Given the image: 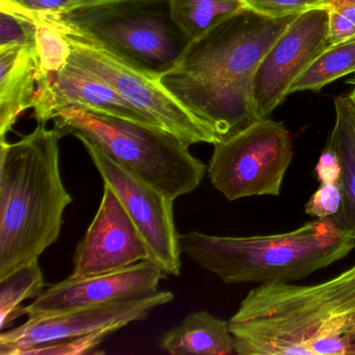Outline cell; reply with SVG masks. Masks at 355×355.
<instances>
[{"instance_id":"obj_20","label":"cell","mask_w":355,"mask_h":355,"mask_svg":"<svg viewBox=\"0 0 355 355\" xmlns=\"http://www.w3.org/2000/svg\"><path fill=\"white\" fill-rule=\"evenodd\" d=\"M355 73V38L328 47L295 83L292 93L322 90L338 78Z\"/></svg>"},{"instance_id":"obj_22","label":"cell","mask_w":355,"mask_h":355,"mask_svg":"<svg viewBox=\"0 0 355 355\" xmlns=\"http://www.w3.org/2000/svg\"><path fill=\"white\" fill-rule=\"evenodd\" d=\"M80 7L78 0H0V9L33 20L63 15Z\"/></svg>"},{"instance_id":"obj_24","label":"cell","mask_w":355,"mask_h":355,"mask_svg":"<svg viewBox=\"0 0 355 355\" xmlns=\"http://www.w3.org/2000/svg\"><path fill=\"white\" fill-rule=\"evenodd\" d=\"M111 332L99 331L80 338H66L47 344L39 345L28 349L24 355H78L95 353L101 343L103 342Z\"/></svg>"},{"instance_id":"obj_6","label":"cell","mask_w":355,"mask_h":355,"mask_svg":"<svg viewBox=\"0 0 355 355\" xmlns=\"http://www.w3.org/2000/svg\"><path fill=\"white\" fill-rule=\"evenodd\" d=\"M40 19L159 78L178 65L191 43L172 17L170 0H113Z\"/></svg>"},{"instance_id":"obj_18","label":"cell","mask_w":355,"mask_h":355,"mask_svg":"<svg viewBox=\"0 0 355 355\" xmlns=\"http://www.w3.org/2000/svg\"><path fill=\"white\" fill-rule=\"evenodd\" d=\"M172 17L192 41L247 9L243 0H170Z\"/></svg>"},{"instance_id":"obj_16","label":"cell","mask_w":355,"mask_h":355,"mask_svg":"<svg viewBox=\"0 0 355 355\" xmlns=\"http://www.w3.org/2000/svg\"><path fill=\"white\" fill-rule=\"evenodd\" d=\"M159 347L172 355H228L234 353V338L228 321L196 311L164 332Z\"/></svg>"},{"instance_id":"obj_15","label":"cell","mask_w":355,"mask_h":355,"mask_svg":"<svg viewBox=\"0 0 355 355\" xmlns=\"http://www.w3.org/2000/svg\"><path fill=\"white\" fill-rule=\"evenodd\" d=\"M39 78L36 45L0 49V142L7 141L18 118L34 107Z\"/></svg>"},{"instance_id":"obj_12","label":"cell","mask_w":355,"mask_h":355,"mask_svg":"<svg viewBox=\"0 0 355 355\" xmlns=\"http://www.w3.org/2000/svg\"><path fill=\"white\" fill-rule=\"evenodd\" d=\"M150 259L138 228L111 188L103 189L94 219L76 247L73 277H87L124 269Z\"/></svg>"},{"instance_id":"obj_14","label":"cell","mask_w":355,"mask_h":355,"mask_svg":"<svg viewBox=\"0 0 355 355\" xmlns=\"http://www.w3.org/2000/svg\"><path fill=\"white\" fill-rule=\"evenodd\" d=\"M70 107L157 126L107 83L71 64L55 76H40L33 107L37 124H46L58 111Z\"/></svg>"},{"instance_id":"obj_17","label":"cell","mask_w":355,"mask_h":355,"mask_svg":"<svg viewBox=\"0 0 355 355\" xmlns=\"http://www.w3.org/2000/svg\"><path fill=\"white\" fill-rule=\"evenodd\" d=\"M340 157L338 184L342 191V205L330 217L336 227L355 240V117L345 95L334 101V123L327 140Z\"/></svg>"},{"instance_id":"obj_28","label":"cell","mask_w":355,"mask_h":355,"mask_svg":"<svg viewBox=\"0 0 355 355\" xmlns=\"http://www.w3.org/2000/svg\"><path fill=\"white\" fill-rule=\"evenodd\" d=\"M315 171L320 184H336L340 180L342 172L340 157L328 143L320 155Z\"/></svg>"},{"instance_id":"obj_9","label":"cell","mask_w":355,"mask_h":355,"mask_svg":"<svg viewBox=\"0 0 355 355\" xmlns=\"http://www.w3.org/2000/svg\"><path fill=\"white\" fill-rule=\"evenodd\" d=\"M78 140L88 151L105 186L117 195L144 239L150 261L166 275H180L182 253L174 221L175 200L122 167L94 143L85 138Z\"/></svg>"},{"instance_id":"obj_23","label":"cell","mask_w":355,"mask_h":355,"mask_svg":"<svg viewBox=\"0 0 355 355\" xmlns=\"http://www.w3.org/2000/svg\"><path fill=\"white\" fill-rule=\"evenodd\" d=\"M35 20L0 9V49L16 45H36Z\"/></svg>"},{"instance_id":"obj_7","label":"cell","mask_w":355,"mask_h":355,"mask_svg":"<svg viewBox=\"0 0 355 355\" xmlns=\"http://www.w3.org/2000/svg\"><path fill=\"white\" fill-rule=\"evenodd\" d=\"M213 145L207 173L228 201L279 196L294 157L290 132L282 122L266 118Z\"/></svg>"},{"instance_id":"obj_21","label":"cell","mask_w":355,"mask_h":355,"mask_svg":"<svg viewBox=\"0 0 355 355\" xmlns=\"http://www.w3.org/2000/svg\"><path fill=\"white\" fill-rule=\"evenodd\" d=\"M36 21V49L40 74L55 76L63 71L72 55V46L67 35L55 24L45 19Z\"/></svg>"},{"instance_id":"obj_3","label":"cell","mask_w":355,"mask_h":355,"mask_svg":"<svg viewBox=\"0 0 355 355\" xmlns=\"http://www.w3.org/2000/svg\"><path fill=\"white\" fill-rule=\"evenodd\" d=\"M62 138L55 128L37 124L17 142H0V279L59 240L72 202L60 168Z\"/></svg>"},{"instance_id":"obj_8","label":"cell","mask_w":355,"mask_h":355,"mask_svg":"<svg viewBox=\"0 0 355 355\" xmlns=\"http://www.w3.org/2000/svg\"><path fill=\"white\" fill-rule=\"evenodd\" d=\"M66 35L72 46L69 64L107 83L157 126L175 135L188 146L216 143L211 130L184 109L159 78L76 35Z\"/></svg>"},{"instance_id":"obj_2","label":"cell","mask_w":355,"mask_h":355,"mask_svg":"<svg viewBox=\"0 0 355 355\" xmlns=\"http://www.w3.org/2000/svg\"><path fill=\"white\" fill-rule=\"evenodd\" d=\"M228 325L239 355H355V265L309 286L259 284Z\"/></svg>"},{"instance_id":"obj_32","label":"cell","mask_w":355,"mask_h":355,"mask_svg":"<svg viewBox=\"0 0 355 355\" xmlns=\"http://www.w3.org/2000/svg\"><path fill=\"white\" fill-rule=\"evenodd\" d=\"M346 84L355 87V73H353V76H351V78H349L348 80H346Z\"/></svg>"},{"instance_id":"obj_5","label":"cell","mask_w":355,"mask_h":355,"mask_svg":"<svg viewBox=\"0 0 355 355\" xmlns=\"http://www.w3.org/2000/svg\"><path fill=\"white\" fill-rule=\"evenodd\" d=\"M55 128L65 137L91 141L122 167L170 198L200 186L207 167L180 138L159 128L80 107L60 110Z\"/></svg>"},{"instance_id":"obj_1","label":"cell","mask_w":355,"mask_h":355,"mask_svg":"<svg viewBox=\"0 0 355 355\" xmlns=\"http://www.w3.org/2000/svg\"><path fill=\"white\" fill-rule=\"evenodd\" d=\"M298 15L271 18L243 10L192 41L159 82L211 130L216 142L230 140L261 120L253 99L255 73Z\"/></svg>"},{"instance_id":"obj_13","label":"cell","mask_w":355,"mask_h":355,"mask_svg":"<svg viewBox=\"0 0 355 355\" xmlns=\"http://www.w3.org/2000/svg\"><path fill=\"white\" fill-rule=\"evenodd\" d=\"M167 277L150 259L124 269L87 277H73L45 288L24 307L28 318L55 315L72 309L105 304L121 299L157 292L161 280Z\"/></svg>"},{"instance_id":"obj_29","label":"cell","mask_w":355,"mask_h":355,"mask_svg":"<svg viewBox=\"0 0 355 355\" xmlns=\"http://www.w3.org/2000/svg\"><path fill=\"white\" fill-rule=\"evenodd\" d=\"M80 7H90V6L101 5V3H109L113 0H78Z\"/></svg>"},{"instance_id":"obj_26","label":"cell","mask_w":355,"mask_h":355,"mask_svg":"<svg viewBox=\"0 0 355 355\" xmlns=\"http://www.w3.org/2000/svg\"><path fill=\"white\" fill-rule=\"evenodd\" d=\"M342 191L338 182L321 184L305 205V214L315 219H327L340 211Z\"/></svg>"},{"instance_id":"obj_25","label":"cell","mask_w":355,"mask_h":355,"mask_svg":"<svg viewBox=\"0 0 355 355\" xmlns=\"http://www.w3.org/2000/svg\"><path fill=\"white\" fill-rule=\"evenodd\" d=\"M329 0H243L247 9L271 18L298 15L327 5Z\"/></svg>"},{"instance_id":"obj_19","label":"cell","mask_w":355,"mask_h":355,"mask_svg":"<svg viewBox=\"0 0 355 355\" xmlns=\"http://www.w3.org/2000/svg\"><path fill=\"white\" fill-rule=\"evenodd\" d=\"M45 282L38 261H32L0 279V329L26 315L22 302L44 292Z\"/></svg>"},{"instance_id":"obj_10","label":"cell","mask_w":355,"mask_h":355,"mask_svg":"<svg viewBox=\"0 0 355 355\" xmlns=\"http://www.w3.org/2000/svg\"><path fill=\"white\" fill-rule=\"evenodd\" d=\"M174 300L170 291L121 299L105 304L72 309L55 315L28 318L26 323L0 334V354L24 355L39 345L80 338L99 331L114 334L120 328L147 319L151 311Z\"/></svg>"},{"instance_id":"obj_30","label":"cell","mask_w":355,"mask_h":355,"mask_svg":"<svg viewBox=\"0 0 355 355\" xmlns=\"http://www.w3.org/2000/svg\"><path fill=\"white\" fill-rule=\"evenodd\" d=\"M346 96L347 101H348L349 105H350L351 110H352L353 115L355 117V87H353V90L349 93Z\"/></svg>"},{"instance_id":"obj_27","label":"cell","mask_w":355,"mask_h":355,"mask_svg":"<svg viewBox=\"0 0 355 355\" xmlns=\"http://www.w3.org/2000/svg\"><path fill=\"white\" fill-rule=\"evenodd\" d=\"M328 40L330 46L355 38V5L328 7Z\"/></svg>"},{"instance_id":"obj_4","label":"cell","mask_w":355,"mask_h":355,"mask_svg":"<svg viewBox=\"0 0 355 355\" xmlns=\"http://www.w3.org/2000/svg\"><path fill=\"white\" fill-rule=\"evenodd\" d=\"M182 253L224 284L293 282L350 254L355 240L330 218L315 219L292 232L266 236L180 234Z\"/></svg>"},{"instance_id":"obj_31","label":"cell","mask_w":355,"mask_h":355,"mask_svg":"<svg viewBox=\"0 0 355 355\" xmlns=\"http://www.w3.org/2000/svg\"><path fill=\"white\" fill-rule=\"evenodd\" d=\"M347 3L355 5V0H329L327 6L328 7H338V6L347 5Z\"/></svg>"},{"instance_id":"obj_11","label":"cell","mask_w":355,"mask_h":355,"mask_svg":"<svg viewBox=\"0 0 355 355\" xmlns=\"http://www.w3.org/2000/svg\"><path fill=\"white\" fill-rule=\"evenodd\" d=\"M330 47L325 6L299 14L261 60L253 82L259 119L270 115L291 94L295 83Z\"/></svg>"}]
</instances>
